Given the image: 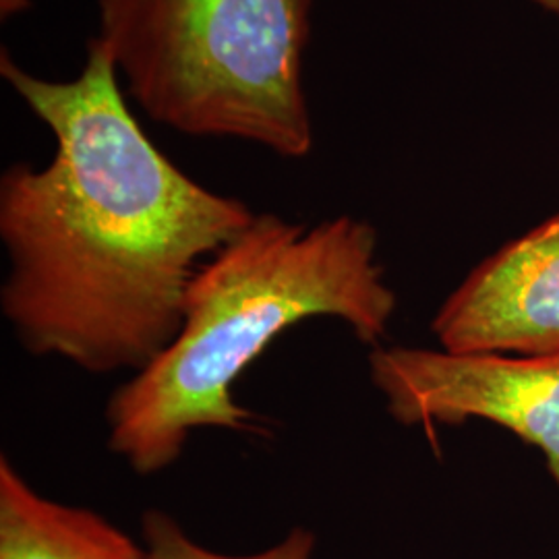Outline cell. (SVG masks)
<instances>
[{
    "instance_id": "52a82bcc",
    "label": "cell",
    "mask_w": 559,
    "mask_h": 559,
    "mask_svg": "<svg viewBox=\"0 0 559 559\" xmlns=\"http://www.w3.org/2000/svg\"><path fill=\"white\" fill-rule=\"evenodd\" d=\"M145 559H313L316 537L305 528L290 531L278 545L253 556H222L191 539L179 522L160 510L147 512L141 520Z\"/></svg>"
},
{
    "instance_id": "277c9868",
    "label": "cell",
    "mask_w": 559,
    "mask_h": 559,
    "mask_svg": "<svg viewBox=\"0 0 559 559\" xmlns=\"http://www.w3.org/2000/svg\"><path fill=\"white\" fill-rule=\"evenodd\" d=\"M376 390L402 425L480 419L539 448L559 485V353L503 355L433 348H376Z\"/></svg>"
},
{
    "instance_id": "5b68a950",
    "label": "cell",
    "mask_w": 559,
    "mask_h": 559,
    "mask_svg": "<svg viewBox=\"0 0 559 559\" xmlns=\"http://www.w3.org/2000/svg\"><path fill=\"white\" fill-rule=\"evenodd\" d=\"M431 330L450 353H559V212L480 261Z\"/></svg>"
},
{
    "instance_id": "6da1fadb",
    "label": "cell",
    "mask_w": 559,
    "mask_h": 559,
    "mask_svg": "<svg viewBox=\"0 0 559 559\" xmlns=\"http://www.w3.org/2000/svg\"><path fill=\"white\" fill-rule=\"evenodd\" d=\"M0 73L57 141L44 168L0 179L2 316L29 355L140 373L179 334L198 270L255 214L162 154L96 38L75 80L36 78L7 50Z\"/></svg>"
},
{
    "instance_id": "3957f363",
    "label": "cell",
    "mask_w": 559,
    "mask_h": 559,
    "mask_svg": "<svg viewBox=\"0 0 559 559\" xmlns=\"http://www.w3.org/2000/svg\"><path fill=\"white\" fill-rule=\"evenodd\" d=\"M313 0H100L96 40L162 124L305 158L302 57Z\"/></svg>"
},
{
    "instance_id": "7a4b0ae2",
    "label": "cell",
    "mask_w": 559,
    "mask_h": 559,
    "mask_svg": "<svg viewBox=\"0 0 559 559\" xmlns=\"http://www.w3.org/2000/svg\"><path fill=\"white\" fill-rule=\"evenodd\" d=\"M396 307L371 224L338 216L305 226L255 214L191 280L170 346L108 400V448L154 475L180 459L195 429L260 433L233 388L280 334L332 318L378 344Z\"/></svg>"
},
{
    "instance_id": "ba28073f",
    "label": "cell",
    "mask_w": 559,
    "mask_h": 559,
    "mask_svg": "<svg viewBox=\"0 0 559 559\" xmlns=\"http://www.w3.org/2000/svg\"><path fill=\"white\" fill-rule=\"evenodd\" d=\"M535 2L540 4L543 9H547V11H551V13L559 15V0H535Z\"/></svg>"
},
{
    "instance_id": "8992f818",
    "label": "cell",
    "mask_w": 559,
    "mask_h": 559,
    "mask_svg": "<svg viewBox=\"0 0 559 559\" xmlns=\"http://www.w3.org/2000/svg\"><path fill=\"white\" fill-rule=\"evenodd\" d=\"M0 559H145V549L92 510L41 498L2 456Z\"/></svg>"
}]
</instances>
